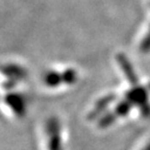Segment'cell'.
<instances>
[{
  "label": "cell",
  "mask_w": 150,
  "mask_h": 150,
  "mask_svg": "<svg viewBox=\"0 0 150 150\" xmlns=\"http://www.w3.org/2000/svg\"><path fill=\"white\" fill-rule=\"evenodd\" d=\"M117 61L120 65V68L124 73L126 79L129 81V83L131 86H137L139 84V79L138 76H137L136 72H134V69L131 65V63L129 62V59H127V56L124 54H118L117 56Z\"/></svg>",
  "instance_id": "obj_5"
},
{
  "label": "cell",
  "mask_w": 150,
  "mask_h": 150,
  "mask_svg": "<svg viewBox=\"0 0 150 150\" xmlns=\"http://www.w3.org/2000/svg\"><path fill=\"white\" fill-rule=\"evenodd\" d=\"M63 76H64V83H66V84L74 83V82L76 81V79H77V73L72 68L64 70Z\"/></svg>",
  "instance_id": "obj_8"
},
{
  "label": "cell",
  "mask_w": 150,
  "mask_h": 150,
  "mask_svg": "<svg viewBox=\"0 0 150 150\" xmlns=\"http://www.w3.org/2000/svg\"><path fill=\"white\" fill-rule=\"evenodd\" d=\"M143 150H150V143L149 144H148V145L147 146H146V147L145 148H144V149Z\"/></svg>",
  "instance_id": "obj_10"
},
{
  "label": "cell",
  "mask_w": 150,
  "mask_h": 150,
  "mask_svg": "<svg viewBox=\"0 0 150 150\" xmlns=\"http://www.w3.org/2000/svg\"><path fill=\"white\" fill-rule=\"evenodd\" d=\"M2 73L5 77H7V80L3 83L4 89H12L17 84V82L24 79L26 77V70L18 65L9 64V65H4L2 67Z\"/></svg>",
  "instance_id": "obj_3"
},
{
  "label": "cell",
  "mask_w": 150,
  "mask_h": 150,
  "mask_svg": "<svg viewBox=\"0 0 150 150\" xmlns=\"http://www.w3.org/2000/svg\"><path fill=\"white\" fill-rule=\"evenodd\" d=\"M140 51L142 53H148V52H150V28L149 30H148L147 35L144 37V39L141 42Z\"/></svg>",
  "instance_id": "obj_9"
},
{
  "label": "cell",
  "mask_w": 150,
  "mask_h": 150,
  "mask_svg": "<svg viewBox=\"0 0 150 150\" xmlns=\"http://www.w3.org/2000/svg\"><path fill=\"white\" fill-rule=\"evenodd\" d=\"M4 102L12 108L13 112L19 117H22L25 114L26 100L21 94L7 93L4 96Z\"/></svg>",
  "instance_id": "obj_4"
},
{
  "label": "cell",
  "mask_w": 150,
  "mask_h": 150,
  "mask_svg": "<svg viewBox=\"0 0 150 150\" xmlns=\"http://www.w3.org/2000/svg\"><path fill=\"white\" fill-rule=\"evenodd\" d=\"M150 84L143 87L140 84L131 86V88L125 93L124 99L128 100L134 106H138L141 114L144 117H150V103H149Z\"/></svg>",
  "instance_id": "obj_1"
},
{
  "label": "cell",
  "mask_w": 150,
  "mask_h": 150,
  "mask_svg": "<svg viewBox=\"0 0 150 150\" xmlns=\"http://www.w3.org/2000/svg\"><path fill=\"white\" fill-rule=\"evenodd\" d=\"M116 98H117V95L112 93V94H108V95H105V96L102 97L101 99H99L96 102V104H95V108H94L93 110L89 114L88 119L92 120V119L99 118V116L102 115L103 112L108 110V108L115 101Z\"/></svg>",
  "instance_id": "obj_6"
},
{
  "label": "cell",
  "mask_w": 150,
  "mask_h": 150,
  "mask_svg": "<svg viewBox=\"0 0 150 150\" xmlns=\"http://www.w3.org/2000/svg\"><path fill=\"white\" fill-rule=\"evenodd\" d=\"M45 84L50 88H55L64 82L63 72H57V71H47L43 77Z\"/></svg>",
  "instance_id": "obj_7"
},
{
  "label": "cell",
  "mask_w": 150,
  "mask_h": 150,
  "mask_svg": "<svg viewBox=\"0 0 150 150\" xmlns=\"http://www.w3.org/2000/svg\"><path fill=\"white\" fill-rule=\"evenodd\" d=\"M48 150H63L61 123L55 117L49 118L46 123Z\"/></svg>",
  "instance_id": "obj_2"
}]
</instances>
